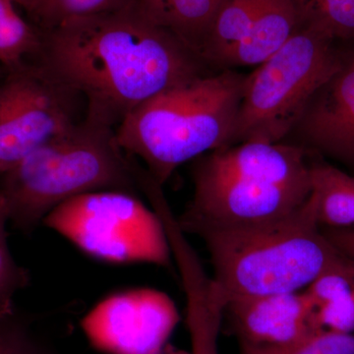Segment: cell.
<instances>
[{
    "label": "cell",
    "mask_w": 354,
    "mask_h": 354,
    "mask_svg": "<svg viewBox=\"0 0 354 354\" xmlns=\"http://www.w3.org/2000/svg\"><path fill=\"white\" fill-rule=\"evenodd\" d=\"M38 55L51 78L86 97V111L116 127L156 95L206 75L204 60L136 0L50 30Z\"/></svg>",
    "instance_id": "6da1fadb"
},
{
    "label": "cell",
    "mask_w": 354,
    "mask_h": 354,
    "mask_svg": "<svg viewBox=\"0 0 354 354\" xmlns=\"http://www.w3.org/2000/svg\"><path fill=\"white\" fill-rule=\"evenodd\" d=\"M192 183V199L177 218L186 234L281 218L312 193L307 151L283 142H245L205 153L194 160Z\"/></svg>",
    "instance_id": "7a4b0ae2"
},
{
    "label": "cell",
    "mask_w": 354,
    "mask_h": 354,
    "mask_svg": "<svg viewBox=\"0 0 354 354\" xmlns=\"http://www.w3.org/2000/svg\"><path fill=\"white\" fill-rule=\"evenodd\" d=\"M206 246L212 277L230 298L304 290L323 272L354 265L323 234L313 193L301 207L264 223L193 230Z\"/></svg>",
    "instance_id": "3957f363"
},
{
    "label": "cell",
    "mask_w": 354,
    "mask_h": 354,
    "mask_svg": "<svg viewBox=\"0 0 354 354\" xmlns=\"http://www.w3.org/2000/svg\"><path fill=\"white\" fill-rule=\"evenodd\" d=\"M116 127L86 111L84 120L1 174L9 221L30 232L55 207L95 191L140 190L141 165L120 148Z\"/></svg>",
    "instance_id": "277c9868"
},
{
    "label": "cell",
    "mask_w": 354,
    "mask_h": 354,
    "mask_svg": "<svg viewBox=\"0 0 354 354\" xmlns=\"http://www.w3.org/2000/svg\"><path fill=\"white\" fill-rule=\"evenodd\" d=\"M246 75L227 69L156 95L116 127V139L160 185L180 165L227 147Z\"/></svg>",
    "instance_id": "5b68a950"
},
{
    "label": "cell",
    "mask_w": 354,
    "mask_h": 354,
    "mask_svg": "<svg viewBox=\"0 0 354 354\" xmlns=\"http://www.w3.org/2000/svg\"><path fill=\"white\" fill-rule=\"evenodd\" d=\"M325 32L300 25L288 43L246 75L227 147L279 143L293 131L313 95L344 57Z\"/></svg>",
    "instance_id": "8992f818"
},
{
    "label": "cell",
    "mask_w": 354,
    "mask_h": 354,
    "mask_svg": "<svg viewBox=\"0 0 354 354\" xmlns=\"http://www.w3.org/2000/svg\"><path fill=\"white\" fill-rule=\"evenodd\" d=\"M43 223L97 259L171 267V250L160 216L138 196L104 190L71 198Z\"/></svg>",
    "instance_id": "52a82bcc"
},
{
    "label": "cell",
    "mask_w": 354,
    "mask_h": 354,
    "mask_svg": "<svg viewBox=\"0 0 354 354\" xmlns=\"http://www.w3.org/2000/svg\"><path fill=\"white\" fill-rule=\"evenodd\" d=\"M6 69L0 78V174L77 122L70 104L74 93L39 65Z\"/></svg>",
    "instance_id": "ba28073f"
},
{
    "label": "cell",
    "mask_w": 354,
    "mask_h": 354,
    "mask_svg": "<svg viewBox=\"0 0 354 354\" xmlns=\"http://www.w3.org/2000/svg\"><path fill=\"white\" fill-rule=\"evenodd\" d=\"M179 321L169 295L152 288L116 293L84 318L95 348L109 354H158Z\"/></svg>",
    "instance_id": "9c48e42d"
},
{
    "label": "cell",
    "mask_w": 354,
    "mask_h": 354,
    "mask_svg": "<svg viewBox=\"0 0 354 354\" xmlns=\"http://www.w3.org/2000/svg\"><path fill=\"white\" fill-rule=\"evenodd\" d=\"M317 308L304 290L230 298L225 317L239 342L281 346L321 330Z\"/></svg>",
    "instance_id": "30bf717a"
},
{
    "label": "cell",
    "mask_w": 354,
    "mask_h": 354,
    "mask_svg": "<svg viewBox=\"0 0 354 354\" xmlns=\"http://www.w3.org/2000/svg\"><path fill=\"white\" fill-rule=\"evenodd\" d=\"M293 131L315 152L354 167V57L317 91Z\"/></svg>",
    "instance_id": "8fae6325"
},
{
    "label": "cell",
    "mask_w": 354,
    "mask_h": 354,
    "mask_svg": "<svg viewBox=\"0 0 354 354\" xmlns=\"http://www.w3.org/2000/svg\"><path fill=\"white\" fill-rule=\"evenodd\" d=\"M293 0H259L245 38L221 60L218 66H258L281 50L299 28Z\"/></svg>",
    "instance_id": "7c38bea8"
},
{
    "label": "cell",
    "mask_w": 354,
    "mask_h": 354,
    "mask_svg": "<svg viewBox=\"0 0 354 354\" xmlns=\"http://www.w3.org/2000/svg\"><path fill=\"white\" fill-rule=\"evenodd\" d=\"M310 171L321 227L354 230V176L325 162H310Z\"/></svg>",
    "instance_id": "4fadbf2b"
},
{
    "label": "cell",
    "mask_w": 354,
    "mask_h": 354,
    "mask_svg": "<svg viewBox=\"0 0 354 354\" xmlns=\"http://www.w3.org/2000/svg\"><path fill=\"white\" fill-rule=\"evenodd\" d=\"M259 0H225L216 14L204 46L205 64L218 65L235 48L252 25Z\"/></svg>",
    "instance_id": "5bb4252c"
},
{
    "label": "cell",
    "mask_w": 354,
    "mask_h": 354,
    "mask_svg": "<svg viewBox=\"0 0 354 354\" xmlns=\"http://www.w3.org/2000/svg\"><path fill=\"white\" fill-rule=\"evenodd\" d=\"M223 1L225 0H171L165 9L160 24L201 57L203 46Z\"/></svg>",
    "instance_id": "9a60e30c"
},
{
    "label": "cell",
    "mask_w": 354,
    "mask_h": 354,
    "mask_svg": "<svg viewBox=\"0 0 354 354\" xmlns=\"http://www.w3.org/2000/svg\"><path fill=\"white\" fill-rule=\"evenodd\" d=\"M41 37L18 12L14 0H0V65L11 68L38 53Z\"/></svg>",
    "instance_id": "2e32d148"
},
{
    "label": "cell",
    "mask_w": 354,
    "mask_h": 354,
    "mask_svg": "<svg viewBox=\"0 0 354 354\" xmlns=\"http://www.w3.org/2000/svg\"><path fill=\"white\" fill-rule=\"evenodd\" d=\"M299 24L316 28L334 41H354V0H293Z\"/></svg>",
    "instance_id": "e0dca14e"
},
{
    "label": "cell",
    "mask_w": 354,
    "mask_h": 354,
    "mask_svg": "<svg viewBox=\"0 0 354 354\" xmlns=\"http://www.w3.org/2000/svg\"><path fill=\"white\" fill-rule=\"evenodd\" d=\"M239 354H354V334L321 329L281 346L239 342Z\"/></svg>",
    "instance_id": "ac0fdd59"
},
{
    "label": "cell",
    "mask_w": 354,
    "mask_h": 354,
    "mask_svg": "<svg viewBox=\"0 0 354 354\" xmlns=\"http://www.w3.org/2000/svg\"><path fill=\"white\" fill-rule=\"evenodd\" d=\"M133 0H41L32 14L50 31L69 21L111 12Z\"/></svg>",
    "instance_id": "d6986e66"
},
{
    "label": "cell",
    "mask_w": 354,
    "mask_h": 354,
    "mask_svg": "<svg viewBox=\"0 0 354 354\" xmlns=\"http://www.w3.org/2000/svg\"><path fill=\"white\" fill-rule=\"evenodd\" d=\"M8 221L6 202L0 194V317L13 315L14 295L29 283L27 272L14 261L9 250L6 232Z\"/></svg>",
    "instance_id": "ffe728a7"
},
{
    "label": "cell",
    "mask_w": 354,
    "mask_h": 354,
    "mask_svg": "<svg viewBox=\"0 0 354 354\" xmlns=\"http://www.w3.org/2000/svg\"><path fill=\"white\" fill-rule=\"evenodd\" d=\"M353 290L354 265L323 272L304 291L319 309L341 299Z\"/></svg>",
    "instance_id": "44dd1931"
},
{
    "label": "cell",
    "mask_w": 354,
    "mask_h": 354,
    "mask_svg": "<svg viewBox=\"0 0 354 354\" xmlns=\"http://www.w3.org/2000/svg\"><path fill=\"white\" fill-rule=\"evenodd\" d=\"M13 318L0 317V354H57Z\"/></svg>",
    "instance_id": "7402d4cb"
},
{
    "label": "cell",
    "mask_w": 354,
    "mask_h": 354,
    "mask_svg": "<svg viewBox=\"0 0 354 354\" xmlns=\"http://www.w3.org/2000/svg\"><path fill=\"white\" fill-rule=\"evenodd\" d=\"M316 320L321 329L354 334V290L341 299L317 309Z\"/></svg>",
    "instance_id": "603a6c76"
},
{
    "label": "cell",
    "mask_w": 354,
    "mask_h": 354,
    "mask_svg": "<svg viewBox=\"0 0 354 354\" xmlns=\"http://www.w3.org/2000/svg\"><path fill=\"white\" fill-rule=\"evenodd\" d=\"M322 230L330 243L344 257L354 262V230L322 227Z\"/></svg>",
    "instance_id": "cb8c5ba5"
},
{
    "label": "cell",
    "mask_w": 354,
    "mask_h": 354,
    "mask_svg": "<svg viewBox=\"0 0 354 354\" xmlns=\"http://www.w3.org/2000/svg\"><path fill=\"white\" fill-rule=\"evenodd\" d=\"M14 2H15L16 6L23 7L26 10L34 14L38 9L39 4H41V0H14Z\"/></svg>",
    "instance_id": "d4e9b609"
},
{
    "label": "cell",
    "mask_w": 354,
    "mask_h": 354,
    "mask_svg": "<svg viewBox=\"0 0 354 354\" xmlns=\"http://www.w3.org/2000/svg\"><path fill=\"white\" fill-rule=\"evenodd\" d=\"M158 354H190V353H187V351H183V349L177 348L176 346L167 344Z\"/></svg>",
    "instance_id": "484cf974"
},
{
    "label": "cell",
    "mask_w": 354,
    "mask_h": 354,
    "mask_svg": "<svg viewBox=\"0 0 354 354\" xmlns=\"http://www.w3.org/2000/svg\"><path fill=\"white\" fill-rule=\"evenodd\" d=\"M2 77V74H1V72H0V78H1Z\"/></svg>",
    "instance_id": "4316f807"
}]
</instances>
